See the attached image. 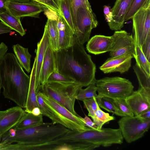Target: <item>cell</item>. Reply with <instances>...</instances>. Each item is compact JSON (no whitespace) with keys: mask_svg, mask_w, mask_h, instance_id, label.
<instances>
[{"mask_svg":"<svg viewBox=\"0 0 150 150\" xmlns=\"http://www.w3.org/2000/svg\"><path fill=\"white\" fill-rule=\"evenodd\" d=\"M2 136L0 134V142L1 139V137Z\"/></svg>","mask_w":150,"mask_h":150,"instance_id":"f907efd6","label":"cell"},{"mask_svg":"<svg viewBox=\"0 0 150 150\" xmlns=\"http://www.w3.org/2000/svg\"><path fill=\"white\" fill-rule=\"evenodd\" d=\"M69 129L52 122L22 129L13 127L2 136L1 142L23 144L24 150H54L57 139Z\"/></svg>","mask_w":150,"mask_h":150,"instance_id":"7a4b0ae2","label":"cell"},{"mask_svg":"<svg viewBox=\"0 0 150 150\" xmlns=\"http://www.w3.org/2000/svg\"><path fill=\"white\" fill-rule=\"evenodd\" d=\"M115 119L114 116H110L108 113L103 111L97 103V110L95 113L94 117L92 120L99 130L101 129L105 124L110 121L114 120Z\"/></svg>","mask_w":150,"mask_h":150,"instance_id":"f1b7e54d","label":"cell"},{"mask_svg":"<svg viewBox=\"0 0 150 150\" xmlns=\"http://www.w3.org/2000/svg\"><path fill=\"white\" fill-rule=\"evenodd\" d=\"M45 13L48 18L45 26L48 34L50 45L54 51H57L59 50V34L57 27L58 15L55 13L52 17L46 13Z\"/></svg>","mask_w":150,"mask_h":150,"instance_id":"7402d4cb","label":"cell"},{"mask_svg":"<svg viewBox=\"0 0 150 150\" xmlns=\"http://www.w3.org/2000/svg\"><path fill=\"white\" fill-rule=\"evenodd\" d=\"M125 100L134 116H139L143 111L150 109V92L142 88L133 91Z\"/></svg>","mask_w":150,"mask_h":150,"instance_id":"4fadbf2b","label":"cell"},{"mask_svg":"<svg viewBox=\"0 0 150 150\" xmlns=\"http://www.w3.org/2000/svg\"><path fill=\"white\" fill-rule=\"evenodd\" d=\"M82 101L83 102L84 107L88 112V115L93 119L97 108V103L96 97L85 99Z\"/></svg>","mask_w":150,"mask_h":150,"instance_id":"8d00e7d4","label":"cell"},{"mask_svg":"<svg viewBox=\"0 0 150 150\" xmlns=\"http://www.w3.org/2000/svg\"><path fill=\"white\" fill-rule=\"evenodd\" d=\"M56 69L54 51L50 44L45 52L41 70L40 84L41 88L42 86L47 81L50 75Z\"/></svg>","mask_w":150,"mask_h":150,"instance_id":"ffe728a7","label":"cell"},{"mask_svg":"<svg viewBox=\"0 0 150 150\" xmlns=\"http://www.w3.org/2000/svg\"><path fill=\"white\" fill-rule=\"evenodd\" d=\"M20 18L14 16L7 10L6 12L0 14V20L5 25L17 32L22 36L26 34L20 21Z\"/></svg>","mask_w":150,"mask_h":150,"instance_id":"d4e9b609","label":"cell"},{"mask_svg":"<svg viewBox=\"0 0 150 150\" xmlns=\"http://www.w3.org/2000/svg\"><path fill=\"white\" fill-rule=\"evenodd\" d=\"M149 2L150 0H132L125 15V22L132 19L139 10Z\"/></svg>","mask_w":150,"mask_h":150,"instance_id":"e575fe53","label":"cell"},{"mask_svg":"<svg viewBox=\"0 0 150 150\" xmlns=\"http://www.w3.org/2000/svg\"><path fill=\"white\" fill-rule=\"evenodd\" d=\"M133 58L130 54L110 57L106 59L99 69L105 74L113 72L123 74L129 70Z\"/></svg>","mask_w":150,"mask_h":150,"instance_id":"9a60e30c","label":"cell"},{"mask_svg":"<svg viewBox=\"0 0 150 150\" xmlns=\"http://www.w3.org/2000/svg\"><path fill=\"white\" fill-rule=\"evenodd\" d=\"M10 1H13L21 2H28L30 1L31 0H9Z\"/></svg>","mask_w":150,"mask_h":150,"instance_id":"c3c4849f","label":"cell"},{"mask_svg":"<svg viewBox=\"0 0 150 150\" xmlns=\"http://www.w3.org/2000/svg\"><path fill=\"white\" fill-rule=\"evenodd\" d=\"M31 113L35 116H38L41 114L40 110V108L38 107L34 108Z\"/></svg>","mask_w":150,"mask_h":150,"instance_id":"7dc6e473","label":"cell"},{"mask_svg":"<svg viewBox=\"0 0 150 150\" xmlns=\"http://www.w3.org/2000/svg\"><path fill=\"white\" fill-rule=\"evenodd\" d=\"M47 81L66 83L75 82L72 79L59 73L57 69L49 76Z\"/></svg>","mask_w":150,"mask_h":150,"instance_id":"74e56055","label":"cell"},{"mask_svg":"<svg viewBox=\"0 0 150 150\" xmlns=\"http://www.w3.org/2000/svg\"><path fill=\"white\" fill-rule=\"evenodd\" d=\"M54 54L59 73L72 79L81 88L95 82L96 65L74 34L71 46L54 51Z\"/></svg>","mask_w":150,"mask_h":150,"instance_id":"6da1fadb","label":"cell"},{"mask_svg":"<svg viewBox=\"0 0 150 150\" xmlns=\"http://www.w3.org/2000/svg\"><path fill=\"white\" fill-rule=\"evenodd\" d=\"M81 87L77 83L56 82H46L40 91L45 93L62 105L75 115L78 114L75 110L76 97Z\"/></svg>","mask_w":150,"mask_h":150,"instance_id":"5b68a950","label":"cell"},{"mask_svg":"<svg viewBox=\"0 0 150 150\" xmlns=\"http://www.w3.org/2000/svg\"><path fill=\"white\" fill-rule=\"evenodd\" d=\"M141 48L147 59L150 62V40L145 42Z\"/></svg>","mask_w":150,"mask_h":150,"instance_id":"60d3db41","label":"cell"},{"mask_svg":"<svg viewBox=\"0 0 150 150\" xmlns=\"http://www.w3.org/2000/svg\"><path fill=\"white\" fill-rule=\"evenodd\" d=\"M103 12L105 20L108 23L111 22L112 19V9L110 7L105 5L103 7Z\"/></svg>","mask_w":150,"mask_h":150,"instance_id":"b9f144b4","label":"cell"},{"mask_svg":"<svg viewBox=\"0 0 150 150\" xmlns=\"http://www.w3.org/2000/svg\"><path fill=\"white\" fill-rule=\"evenodd\" d=\"M1 81H0V90H1Z\"/></svg>","mask_w":150,"mask_h":150,"instance_id":"816d5d0a","label":"cell"},{"mask_svg":"<svg viewBox=\"0 0 150 150\" xmlns=\"http://www.w3.org/2000/svg\"><path fill=\"white\" fill-rule=\"evenodd\" d=\"M26 112L18 106L0 111V134L2 136L14 127Z\"/></svg>","mask_w":150,"mask_h":150,"instance_id":"5bb4252c","label":"cell"},{"mask_svg":"<svg viewBox=\"0 0 150 150\" xmlns=\"http://www.w3.org/2000/svg\"><path fill=\"white\" fill-rule=\"evenodd\" d=\"M37 59V57L36 55L30 75L29 87L25 110L26 112H31L34 108L39 107L37 100V93L35 88Z\"/></svg>","mask_w":150,"mask_h":150,"instance_id":"44dd1931","label":"cell"},{"mask_svg":"<svg viewBox=\"0 0 150 150\" xmlns=\"http://www.w3.org/2000/svg\"><path fill=\"white\" fill-rule=\"evenodd\" d=\"M112 42V36L96 35L88 40L86 48L90 53L99 54L110 51Z\"/></svg>","mask_w":150,"mask_h":150,"instance_id":"ac0fdd59","label":"cell"},{"mask_svg":"<svg viewBox=\"0 0 150 150\" xmlns=\"http://www.w3.org/2000/svg\"><path fill=\"white\" fill-rule=\"evenodd\" d=\"M42 114L35 116L31 112H26L18 123L13 127L22 129L34 127L44 122Z\"/></svg>","mask_w":150,"mask_h":150,"instance_id":"484cf974","label":"cell"},{"mask_svg":"<svg viewBox=\"0 0 150 150\" xmlns=\"http://www.w3.org/2000/svg\"><path fill=\"white\" fill-rule=\"evenodd\" d=\"M95 83L89 84L86 88H80L76 96V99L82 101L94 97L96 98L98 96L96 93L97 88Z\"/></svg>","mask_w":150,"mask_h":150,"instance_id":"d6a6232c","label":"cell"},{"mask_svg":"<svg viewBox=\"0 0 150 150\" xmlns=\"http://www.w3.org/2000/svg\"><path fill=\"white\" fill-rule=\"evenodd\" d=\"M12 48L15 55L21 66L28 73L31 70L30 61L32 56L29 52L28 48L17 44Z\"/></svg>","mask_w":150,"mask_h":150,"instance_id":"cb8c5ba5","label":"cell"},{"mask_svg":"<svg viewBox=\"0 0 150 150\" xmlns=\"http://www.w3.org/2000/svg\"><path fill=\"white\" fill-rule=\"evenodd\" d=\"M8 50L7 46L3 42L0 44V61L6 53Z\"/></svg>","mask_w":150,"mask_h":150,"instance_id":"7bdbcfd3","label":"cell"},{"mask_svg":"<svg viewBox=\"0 0 150 150\" xmlns=\"http://www.w3.org/2000/svg\"><path fill=\"white\" fill-rule=\"evenodd\" d=\"M60 15L66 21L74 34L75 30L70 9L69 0H58Z\"/></svg>","mask_w":150,"mask_h":150,"instance_id":"83f0119b","label":"cell"},{"mask_svg":"<svg viewBox=\"0 0 150 150\" xmlns=\"http://www.w3.org/2000/svg\"><path fill=\"white\" fill-rule=\"evenodd\" d=\"M58 141L61 144L87 142L106 147L113 144H122L123 138L119 129L104 128L97 130L91 128L83 131L69 129Z\"/></svg>","mask_w":150,"mask_h":150,"instance_id":"277c9868","label":"cell"},{"mask_svg":"<svg viewBox=\"0 0 150 150\" xmlns=\"http://www.w3.org/2000/svg\"><path fill=\"white\" fill-rule=\"evenodd\" d=\"M9 0H0V14L7 11V4Z\"/></svg>","mask_w":150,"mask_h":150,"instance_id":"f6af8a7d","label":"cell"},{"mask_svg":"<svg viewBox=\"0 0 150 150\" xmlns=\"http://www.w3.org/2000/svg\"><path fill=\"white\" fill-rule=\"evenodd\" d=\"M139 116L144 118L150 119V109L143 111Z\"/></svg>","mask_w":150,"mask_h":150,"instance_id":"bcb514c9","label":"cell"},{"mask_svg":"<svg viewBox=\"0 0 150 150\" xmlns=\"http://www.w3.org/2000/svg\"><path fill=\"white\" fill-rule=\"evenodd\" d=\"M98 23L92 11L84 7L78 8L74 25V35L79 42L83 45L89 39L92 29L97 27Z\"/></svg>","mask_w":150,"mask_h":150,"instance_id":"ba28073f","label":"cell"},{"mask_svg":"<svg viewBox=\"0 0 150 150\" xmlns=\"http://www.w3.org/2000/svg\"><path fill=\"white\" fill-rule=\"evenodd\" d=\"M37 100L41 114L50 119L53 124H60L72 130L83 131L88 129V127L81 126L61 115L44 100L40 91L37 94Z\"/></svg>","mask_w":150,"mask_h":150,"instance_id":"8fae6325","label":"cell"},{"mask_svg":"<svg viewBox=\"0 0 150 150\" xmlns=\"http://www.w3.org/2000/svg\"><path fill=\"white\" fill-rule=\"evenodd\" d=\"M7 7L11 14L20 18L25 17L38 18L40 13L44 11L45 8L32 0L25 2L9 1Z\"/></svg>","mask_w":150,"mask_h":150,"instance_id":"7c38bea8","label":"cell"},{"mask_svg":"<svg viewBox=\"0 0 150 150\" xmlns=\"http://www.w3.org/2000/svg\"><path fill=\"white\" fill-rule=\"evenodd\" d=\"M83 122L86 126L89 127L92 129L100 130L98 129L97 126L94 124L93 121L86 115H85L84 118H83L78 115H77Z\"/></svg>","mask_w":150,"mask_h":150,"instance_id":"ab89813d","label":"cell"},{"mask_svg":"<svg viewBox=\"0 0 150 150\" xmlns=\"http://www.w3.org/2000/svg\"><path fill=\"white\" fill-rule=\"evenodd\" d=\"M133 58H135L137 65L146 73L150 76V62L147 59L141 48L137 45Z\"/></svg>","mask_w":150,"mask_h":150,"instance_id":"4316f807","label":"cell"},{"mask_svg":"<svg viewBox=\"0 0 150 150\" xmlns=\"http://www.w3.org/2000/svg\"><path fill=\"white\" fill-rule=\"evenodd\" d=\"M0 79L4 97L25 108L30 76L25 73L13 53H6L0 61Z\"/></svg>","mask_w":150,"mask_h":150,"instance_id":"3957f363","label":"cell"},{"mask_svg":"<svg viewBox=\"0 0 150 150\" xmlns=\"http://www.w3.org/2000/svg\"><path fill=\"white\" fill-rule=\"evenodd\" d=\"M69 6L74 27L76 21V12L78 8L82 7L92 11L88 0H69Z\"/></svg>","mask_w":150,"mask_h":150,"instance_id":"1f68e13d","label":"cell"},{"mask_svg":"<svg viewBox=\"0 0 150 150\" xmlns=\"http://www.w3.org/2000/svg\"><path fill=\"white\" fill-rule=\"evenodd\" d=\"M50 44L48 34L45 26L42 37L37 45L36 56L37 57L35 80V88L36 93L40 91L41 87L40 84V72L45 54Z\"/></svg>","mask_w":150,"mask_h":150,"instance_id":"e0dca14e","label":"cell"},{"mask_svg":"<svg viewBox=\"0 0 150 150\" xmlns=\"http://www.w3.org/2000/svg\"><path fill=\"white\" fill-rule=\"evenodd\" d=\"M42 6L60 15L58 0H41Z\"/></svg>","mask_w":150,"mask_h":150,"instance_id":"f35d334b","label":"cell"},{"mask_svg":"<svg viewBox=\"0 0 150 150\" xmlns=\"http://www.w3.org/2000/svg\"><path fill=\"white\" fill-rule=\"evenodd\" d=\"M132 0H116L112 9V19L108 23L110 28L115 31L123 27L125 18Z\"/></svg>","mask_w":150,"mask_h":150,"instance_id":"2e32d148","label":"cell"},{"mask_svg":"<svg viewBox=\"0 0 150 150\" xmlns=\"http://www.w3.org/2000/svg\"><path fill=\"white\" fill-rule=\"evenodd\" d=\"M112 42L110 52V57L130 54L133 57L136 45L132 34L125 30L115 31L112 36Z\"/></svg>","mask_w":150,"mask_h":150,"instance_id":"30bf717a","label":"cell"},{"mask_svg":"<svg viewBox=\"0 0 150 150\" xmlns=\"http://www.w3.org/2000/svg\"><path fill=\"white\" fill-rule=\"evenodd\" d=\"M57 21L59 50L67 48L72 45L74 38V33L61 16L58 15Z\"/></svg>","mask_w":150,"mask_h":150,"instance_id":"d6986e66","label":"cell"},{"mask_svg":"<svg viewBox=\"0 0 150 150\" xmlns=\"http://www.w3.org/2000/svg\"><path fill=\"white\" fill-rule=\"evenodd\" d=\"M32 1L36 2L42 6V4L41 0H32Z\"/></svg>","mask_w":150,"mask_h":150,"instance_id":"681fc988","label":"cell"},{"mask_svg":"<svg viewBox=\"0 0 150 150\" xmlns=\"http://www.w3.org/2000/svg\"><path fill=\"white\" fill-rule=\"evenodd\" d=\"M96 98L97 103L100 108L117 115L121 116V114L111 101L110 98L103 97Z\"/></svg>","mask_w":150,"mask_h":150,"instance_id":"d590c367","label":"cell"},{"mask_svg":"<svg viewBox=\"0 0 150 150\" xmlns=\"http://www.w3.org/2000/svg\"><path fill=\"white\" fill-rule=\"evenodd\" d=\"M41 92L44 100L54 108L61 115L81 126H86L83 122L77 115L73 114L64 106L44 93Z\"/></svg>","mask_w":150,"mask_h":150,"instance_id":"603a6c76","label":"cell"},{"mask_svg":"<svg viewBox=\"0 0 150 150\" xmlns=\"http://www.w3.org/2000/svg\"><path fill=\"white\" fill-rule=\"evenodd\" d=\"M100 146L87 142H69L62 144L61 150H92L98 148Z\"/></svg>","mask_w":150,"mask_h":150,"instance_id":"f546056e","label":"cell"},{"mask_svg":"<svg viewBox=\"0 0 150 150\" xmlns=\"http://www.w3.org/2000/svg\"><path fill=\"white\" fill-rule=\"evenodd\" d=\"M132 19L133 37L135 44L141 48L150 40V2L139 10Z\"/></svg>","mask_w":150,"mask_h":150,"instance_id":"9c48e42d","label":"cell"},{"mask_svg":"<svg viewBox=\"0 0 150 150\" xmlns=\"http://www.w3.org/2000/svg\"><path fill=\"white\" fill-rule=\"evenodd\" d=\"M98 92L96 98L125 99L133 91L134 86L128 79L120 77H105L96 80Z\"/></svg>","mask_w":150,"mask_h":150,"instance_id":"8992f818","label":"cell"},{"mask_svg":"<svg viewBox=\"0 0 150 150\" xmlns=\"http://www.w3.org/2000/svg\"><path fill=\"white\" fill-rule=\"evenodd\" d=\"M117 123L123 138L127 142L130 143L143 137L148 131L150 119L139 116H123Z\"/></svg>","mask_w":150,"mask_h":150,"instance_id":"52a82bcc","label":"cell"},{"mask_svg":"<svg viewBox=\"0 0 150 150\" xmlns=\"http://www.w3.org/2000/svg\"><path fill=\"white\" fill-rule=\"evenodd\" d=\"M11 29L2 22H0V34L10 33Z\"/></svg>","mask_w":150,"mask_h":150,"instance_id":"ee69618b","label":"cell"},{"mask_svg":"<svg viewBox=\"0 0 150 150\" xmlns=\"http://www.w3.org/2000/svg\"><path fill=\"white\" fill-rule=\"evenodd\" d=\"M133 68L139 83V88L150 92V76L143 71L136 64Z\"/></svg>","mask_w":150,"mask_h":150,"instance_id":"4dcf8cb0","label":"cell"},{"mask_svg":"<svg viewBox=\"0 0 150 150\" xmlns=\"http://www.w3.org/2000/svg\"><path fill=\"white\" fill-rule=\"evenodd\" d=\"M110 100L116 107L121 114L122 117L134 116L125 99H112L110 98Z\"/></svg>","mask_w":150,"mask_h":150,"instance_id":"836d02e7","label":"cell"}]
</instances>
